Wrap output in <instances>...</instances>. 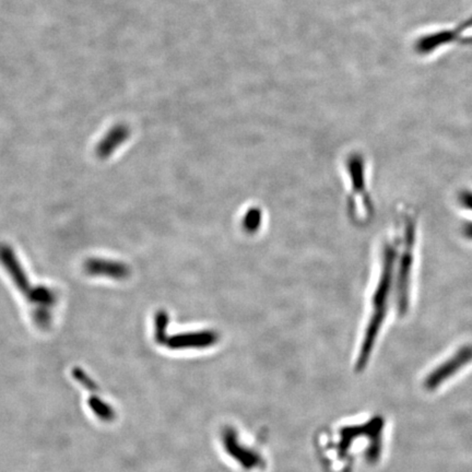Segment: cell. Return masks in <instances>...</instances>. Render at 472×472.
I'll return each instance as SVG.
<instances>
[{
    "mask_svg": "<svg viewBox=\"0 0 472 472\" xmlns=\"http://www.w3.org/2000/svg\"><path fill=\"white\" fill-rule=\"evenodd\" d=\"M415 241V222L409 220L405 226V249L401 257L398 275V307L401 314H405L410 301L411 271L413 265V247Z\"/></svg>",
    "mask_w": 472,
    "mask_h": 472,
    "instance_id": "cell-1",
    "label": "cell"
},
{
    "mask_svg": "<svg viewBox=\"0 0 472 472\" xmlns=\"http://www.w3.org/2000/svg\"><path fill=\"white\" fill-rule=\"evenodd\" d=\"M470 362H472V346L467 345L461 347L454 356L435 368L432 373L425 378L424 387L429 390L436 389L444 383L445 380H450Z\"/></svg>",
    "mask_w": 472,
    "mask_h": 472,
    "instance_id": "cell-2",
    "label": "cell"
},
{
    "mask_svg": "<svg viewBox=\"0 0 472 472\" xmlns=\"http://www.w3.org/2000/svg\"><path fill=\"white\" fill-rule=\"evenodd\" d=\"M470 28H472V18L458 25L457 28L454 30L443 31V32L420 39L415 45V50L420 54H428L435 48H440V45L456 40L464 31Z\"/></svg>",
    "mask_w": 472,
    "mask_h": 472,
    "instance_id": "cell-3",
    "label": "cell"
},
{
    "mask_svg": "<svg viewBox=\"0 0 472 472\" xmlns=\"http://www.w3.org/2000/svg\"><path fill=\"white\" fill-rule=\"evenodd\" d=\"M224 447L226 452H229L230 456L237 460L240 465L244 468L251 469L261 466V458L255 452H251L247 448L242 447V445L237 442L233 431L226 430L223 435Z\"/></svg>",
    "mask_w": 472,
    "mask_h": 472,
    "instance_id": "cell-4",
    "label": "cell"
},
{
    "mask_svg": "<svg viewBox=\"0 0 472 472\" xmlns=\"http://www.w3.org/2000/svg\"><path fill=\"white\" fill-rule=\"evenodd\" d=\"M85 270L92 276H105L114 279H124L130 275V269L120 261L93 258L85 261Z\"/></svg>",
    "mask_w": 472,
    "mask_h": 472,
    "instance_id": "cell-5",
    "label": "cell"
},
{
    "mask_svg": "<svg viewBox=\"0 0 472 472\" xmlns=\"http://www.w3.org/2000/svg\"><path fill=\"white\" fill-rule=\"evenodd\" d=\"M130 137V130L126 125H116L111 128L106 136L97 144V153L99 158L106 159L116 148Z\"/></svg>",
    "mask_w": 472,
    "mask_h": 472,
    "instance_id": "cell-6",
    "label": "cell"
},
{
    "mask_svg": "<svg viewBox=\"0 0 472 472\" xmlns=\"http://www.w3.org/2000/svg\"><path fill=\"white\" fill-rule=\"evenodd\" d=\"M216 341V335L212 333H186L172 337L167 341L169 348H204L211 346Z\"/></svg>",
    "mask_w": 472,
    "mask_h": 472,
    "instance_id": "cell-7",
    "label": "cell"
},
{
    "mask_svg": "<svg viewBox=\"0 0 472 472\" xmlns=\"http://www.w3.org/2000/svg\"><path fill=\"white\" fill-rule=\"evenodd\" d=\"M458 200H459L462 207H465L466 209L472 211V190H469V189L461 190L458 195Z\"/></svg>",
    "mask_w": 472,
    "mask_h": 472,
    "instance_id": "cell-8",
    "label": "cell"
},
{
    "mask_svg": "<svg viewBox=\"0 0 472 472\" xmlns=\"http://www.w3.org/2000/svg\"><path fill=\"white\" fill-rule=\"evenodd\" d=\"M101 403V401H95V403H91V407H92L95 413H97L99 415H105V417H106L107 415L111 413L110 409L107 408L106 405H103V403Z\"/></svg>",
    "mask_w": 472,
    "mask_h": 472,
    "instance_id": "cell-9",
    "label": "cell"
},
{
    "mask_svg": "<svg viewBox=\"0 0 472 472\" xmlns=\"http://www.w3.org/2000/svg\"><path fill=\"white\" fill-rule=\"evenodd\" d=\"M462 233L465 235L466 239L471 240L472 241V222L466 223L462 229Z\"/></svg>",
    "mask_w": 472,
    "mask_h": 472,
    "instance_id": "cell-10",
    "label": "cell"
}]
</instances>
